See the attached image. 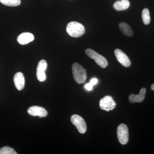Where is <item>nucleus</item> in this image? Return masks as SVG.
<instances>
[{
  "mask_svg": "<svg viewBox=\"0 0 154 154\" xmlns=\"http://www.w3.org/2000/svg\"><path fill=\"white\" fill-rule=\"evenodd\" d=\"M66 32L69 36L73 37H79L85 33V27L81 23L76 22H71L66 26Z\"/></svg>",
  "mask_w": 154,
  "mask_h": 154,
  "instance_id": "nucleus-1",
  "label": "nucleus"
},
{
  "mask_svg": "<svg viewBox=\"0 0 154 154\" xmlns=\"http://www.w3.org/2000/svg\"><path fill=\"white\" fill-rule=\"evenodd\" d=\"M86 69L79 64L75 63L72 66V71L75 81L78 84L84 83L87 79Z\"/></svg>",
  "mask_w": 154,
  "mask_h": 154,
  "instance_id": "nucleus-2",
  "label": "nucleus"
},
{
  "mask_svg": "<svg viewBox=\"0 0 154 154\" xmlns=\"http://www.w3.org/2000/svg\"><path fill=\"white\" fill-rule=\"evenodd\" d=\"M85 53L89 57L94 59L99 66L103 68H105L107 66L108 63L106 59L95 51L91 48H88L86 50Z\"/></svg>",
  "mask_w": 154,
  "mask_h": 154,
  "instance_id": "nucleus-3",
  "label": "nucleus"
},
{
  "mask_svg": "<svg viewBox=\"0 0 154 154\" xmlns=\"http://www.w3.org/2000/svg\"><path fill=\"white\" fill-rule=\"evenodd\" d=\"M118 140L122 145L128 143L129 140L128 129L126 125L121 124L119 125L117 130Z\"/></svg>",
  "mask_w": 154,
  "mask_h": 154,
  "instance_id": "nucleus-4",
  "label": "nucleus"
},
{
  "mask_svg": "<svg viewBox=\"0 0 154 154\" xmlns=\"http://www.w3.org/2000/svg\"><path fill=\"white\" fill-rule=\"evenodd\" d=\"M71 121L77 128L78 131L81 134H84L87 131V125L84 119L80 116L74 114L72 116Z\"/></svg>",
  "mask_w": 154,
  "mask_h": 154,
  "instance_id": "nucleus-5",
  "label": "nucleus"
},
{
  "mask_svg": "<svg viewBox=\"0 0 154 154\" xmlns=\"http://www.w3.org/2000/svg\"><path fill=\"white\" fill-rule=\"evenodd\" d=\"M116 103L110 96H106L100 100L99 106L102 110L107 111L113 110L115 108Z\"/></svg>",
  "mask_w": 154,
  "mask_h": 154,
  "instance_id": "nucleus-6",
  "label": "nucleus"
},
{
  "mask_svg": "<svg viewBox=\"0 0 154 154\" xmlns=\"http://www.w3.org/2000/svg\"><path fill=\"white\" fill-rule=\"evenodd\" d=\"M47 68V62L42 60L39 62L36 69V77L39 82H43L46 79L45 71Z\"/></svg>",
  "mask_w": 154,
  "mask_h": 154,
  "instance_id": "nucleus-7",
  "label": "nucleus"
},
{
  "mask_svg": "<svg viewBox=\"0 0 154 154\" xmlns=\"http://www.w3.org/2000/svg\"><path fill=\"white\" fill-rule=\"evenodd\" d=\"M114 54L117 60L123 66L128 67L131 65V62L129 58L124 52L119 49H116L114 51Z\"/></svg>",
  "mask_w": 154,
  "mask_h": 154,
  "instance_id": "nucleus-8",
  "label": "nucleus"
},
{
  "mask_svg": "<svg viewBox=\"0 0 154 154\" xmlns=\"http://www.w3.org/2000/svg\"><path fill=\"white\" fill-rule=\"evenodd\" d=\"M28 112L30 115L33 116L45 117L48 115L47 110L43 107L39 106H33L29 107Z\"/></svg>",
  "mask_w": 154,
  "mask_h": 154,
  "instance_id": "nucleus-9",
  "label": "nucleus"
},
{
  "mask_svg": "<svg viewBox=\"0 0 154 154\" xmlns=\"http://www.w3.org/2000/svg\"><path fill=\"white\" fill-rule=\"evenodd\" d=\"M15 87L19 91H22L25 87V80L24 75L21 72L15 74L14 78Z\"/></svg>",
  "mask_w": 154,
  "mask_h": 154,
  "instance_id": "nucleus-10",
  "label": "nucleus"
},
{
  "mask_svg": "<svg viewBox=\"0 0 154 154\" xmlns=\"http://www.w3.org/2000/svg\"><path fill=\"white\" fill-rule=\"evenodd\" d=\"M17 39L19 44L22 45H25L33 41L34 37L32 33L26 32L20 34Z\"/></svg>",
  "mask_w": 154,
  "mask_h": 154,
  "instance_id": "nucleus-11",
  "label": "nucleus"
},
{
  "mask_svg": "<svg viewBox=\"0 0 154 154\" xmlns=\"http://www.w3.org/2000/svg\"><path fill=\"white\" fill-rule=\"evenodd\" d=\"M146 94V89L145 88H142L140 91L139 94L137 95L131 94L129 96V101L131 103L135 102L140 103L143 101Z\"/></svg>",
  "mask_w": 154,
  "mask_h": 154,
  "instance_id": "nucleus-12",
  "label": "nucleus"
},
{
  "mask_svg": "<svg viewBox=\"0 0 154 154\" xmlns=\"http://www.w3.org/2000/svg\"><path fill=\"white\" fill-rule=\"evenodd\" d=\"M130 2L128 0L116 1L113 5V8L117 11H122L129 8Z\"/></svg>",
  "mask_w": 154,
  "mask_h": 154,
  "instance_id": "nucleus-13",
  "label": "nucleus"
},
{
  "mask_svg": "<svg viewBox=\"0 0 154 154\" xmlns=\"http://www.w3.org/2000/svg\"><path fill=\"white\" fill-rule=\"evenodd\" d=\"M119 29L125 36H131L133 35L132 30L127 23L124 22H120L119 25Z\"/></svg>",
  "mask_w": 154,
  "mask_h": 154,
  "instance_id": "nucleus-14",
  "label": "nucleus"
},
{
  "mask_svg": "<svg viewBox=\"0 0 154 154\" xmlns=\"http://www.w3.org/2000/svg\"><path fill=\"white\" fill-rule=\"evenodd\" d=\"M0 2L9 7H16L20 5L21 0H0Z\"/></svg>",
  "mask_w": 154,
  "mask_h": 154,
  "instance_id": "nucleus-15",
  "label": "nucleus"
},
{
  "mask_svg": "<svg viewBox=\"0 0 154 154\" xmlns=\"http://www.w3.org/2000/svg\"><path fill=\"white\" fill-rule=\"evenodd\" d=\"M142 18L145 25H147L149 24L150 22V17L148 9L145 8L143 11Z\"/></svg>",
  "mask_w": 154,
  "mask_h": 154,
  "instance_id": "nucleus-16",
  "label": "nucleus"
},
{
  "mask_svg": "<svg viewBox=\"0 0 154 154\" xmlns=\"http://www.w3.org/2000/svg\"><path fill=\"white\" fill-rule=\"evenodd\" d=\"M0 154H17V153L14 149L6 146L0 149Z\"/></svg>",
  "mask_w": 154,
  "mask_h": 154,
  "instance_id": "nucleus-17",
  "label": "nucleus"
},
{
  "mask_svg": "<svg viewBox=\"0 0 154 154\" xmlns=\"http://www.w3.org/2000/svg\"><path fill=\"white\" fill-rule=\"evenodd\" d=\"M93 86L90 83H88L85 85V88L88 91H91L93 89Z\"/></svg>",
  "mask_w": 154,
  "mask_h": 154,
  "instance_id": "nucleus-18",
  "label": "nucleus"
},
{
  "mask_svg": "<svg viewBox=\"0 0 154 154\" xmlns=\"http://www.w3.org/2000/svg\"><path fill=\"white\" fill-rule=\"evenodd\" d=\"M97 82H98V80L96 79V78H94V79H91L90 83L92 85L94 86V85H96Z\"/></svg>",
  "mask_w": 154,
  "mask_h": 154,
  "instance_id": "nucleus-19",
  "label": "nucleus"
},
{
  "mask_svg": "<svg viewBox=\"0 0 154 154\" xmlns=\"http://www.w3.org/2000/svg\"><path fill=\"white\" fill-rule=\"evenodd\" d=\"M151 89L152 91H154V83L152 85Z\"/></svg>",
  "mask_w": 154,
  "mask_h": 154,
  "instance_id": "nucleus-20",
  "label": "nucleus"
}]
</instances>
